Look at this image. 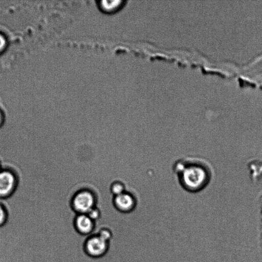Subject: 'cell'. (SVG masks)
Masks as SVG:
<instances>
[{
    "mask_svg": "<svg viewBox=\"0 0 262 262\" xmlns=\"http://www.w3.org/2000/svg\"><path fill=\"white\" fill-rule=\"evenodd\" d=\"M172 169L181 188L187 192L197 193L212 183L214 170L206 159L197 156H183L176 159Z\"/></svg>",
    "mask_w": 262,
    "mask_h": 262,
    "instance_id": "1",
    "label": "cell"
},
{
    "mask_svg": "<svg viewBox=\"0 0 262 262\" xmlns=\"http://www.w3.org/2000/svg\"><path fill=\"white\" fill-rule=\"evenodd\" d=\"M109 249V242L97 234L86 236L84 244L85 253L92 258H100L105 255Z\"/></svg>",
    "mask_w": 262,
    "mask_h": 262,
    "instance_id": "2",
    "label": "cell"
},
{
    "mask_svg": "<svg viewBox=\"0 0 262 262\" xmlns=\"http://www.w3.org/2000/svg\"><path fill=\"white\" fill-rule=\"evenodd\" d=\"M18 180L16 173L9 169L0 170V199L11 196L15 191Z\"/></svg>",
    "mask_w": 262,
    "mask_h": 262,
    "instance_id": "3",
    "label": "cell"
},
{
    "mask_svg": "<svg viewBox=\"0 0 262 262\" xmlns=\"http://www.w3.org/2000/svg\"><path fill=\"white\" fill-rule=\"evenodd\" d=\"M95 201L93 194L88 191H82L75 196L72 207L77 214H87L94 207Z\"/></svg>",
    "mask_w": 262,
    "mask_h": 262,
    "instance_id": "4",
    "label": "cell"
},
{
    "mask_svg": "<svg viewBox=\"0 0 262 262\" xmlns=\"http://www.w3.org/2000/svg\"><path fill=\"white\" fill-rule=\"evenodd\" d=\"M76 230L79 234L87 236L92 234L94 231L95 222L86 214H77L74 220Z\"/></svg>",
    "mask_w": 262,
    "mask_h": 262,
    "instance_id": "5",
    "label": "cell"
},
{
    "mask_svg": "<svg viewBox=\"0 0 262 262\" xmlns=\"http://www.w3.org/2000/svg\"><path fill=\"white\" fill-rule=\"evenodd\" d=\"M114 204L116 208L121 213H129L134 209L135 202L133 197L126 193L116 196Z\"/></svg>",
    "mask_w": 262,
    "mask_h": 262,
    "instance_id": "6",
    "label": "cell"
},
{
    "mask_svg": "<svg viewBox=\"0 0 262 262\" xmlns=\"http://www.w3.org/2000/svg\"><path fill=\"white\" fill-rule=\"evenodd\" d=\"M8 216V211L5 205L0 203V227L3 226L7 221Z\"/></svg>",
    "mask_w": 262,
    "mask_h": 262,
    "instance_id": "7",
    "label": "cell"
},
{
    "mask_svg": "<svg viewBox=\"0 0 262 262\" xmlns=\"http://www.w3.org/2000/svg\"><path fill=\"white\" fill-rule=\"evenodd\" d=\"M8 40L7 36L0 32V55L4 53L8 47Z\"/></svg>",
    "mask_w": 262,
    "mask_h": 262,
    "instance_id": "8",
    "label": "cell"
},
{
    "mask_svg": "<svg viewBox=\"0 0 262 262\" xmlns=\"http://www.w3.org/2000/svg\"><path fill=\"white\" fill-rule=\"evenodd\" d=\"M86 214L95 222L101 217L100 211L97 208L94 207Z\"/></svg>",
    "mask_w": 262,
    "mask_h": 262,
    "instance_id": "9",
    "label": "cell"
},
{
    "mask_svg": "<svg viewBox=\"0 0 262 262\" xmlns=\"http://www.w3.org/2000/svg\"><path fill=\"white\" fill-rule=\"evenodd\" d=\"M123 186L119 183H116L112 185V191L116 196L123 193Z\"/></svg>",
    "mask_w": 262,
    "mask_h": 262,
    "instance_id": "10",
    "label": "cell"
},
{
    "mask_svg": "<svg viewBox=\"0 0 262 262\" xmlns=\"http://www.w3.org/2000/svg\"><path fill=\"white\" fill-rule=\"evenodd\" d=\"M5 120V115L4 112L0 108V128L3 125Z\"/></svg>",
    "mask_w": 262,
    "mask_h": 262,
    "instance_id": "11",
    "label": "cell"
},
{
    "mask_svg": "<svg viewBox=\"0 0 262 262\" xmlns=\"http://www.w3.org/2000/svg\"><path fill=\"white\" fill-rule=\"evenodd\" d=\"M2 167H1V164H0V170L2 169Z\"/></svg>",
    "mask_w": 262,
    "mask_h": 262,
    "instance_id": "12",
    "label": "cell"
}]
</instances>
